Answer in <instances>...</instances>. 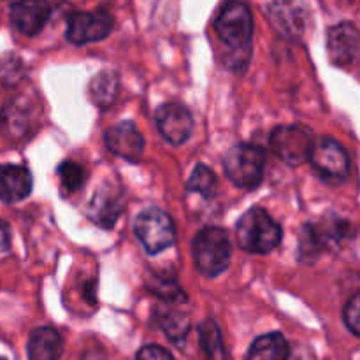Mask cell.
Wrapping results in <instances>:
<instances>
[{
    "label": "cell",
    "instance_id": "cell-1",
    "mask_svg": "<svg viewBox=\"0 0 360 360\" xmlns=\"http://www.w3.org/2000/svg\"><path fill=\"white\" fill-rule=\"evenodd\" d=\"M236 239L245 252L269 253L281 243V227L266 210L253 207L239 218Z\"/></svg>",
    "mask_w": 360,
    "mask_h": 360
},
{
    "label": "cell",
    "instance_id": "cell-2",
    "mask_svg": "<svg viewBox=\"0 0 360 360\" xmlns=\"http://www.w3.org/2000/svg\"><path fill=\"white\" fill-rule=\"evenodd\" d=\"M192 255L197 271L207 278H217L231 264L232 246L227 232L220 227H206L193 238Z\"/></svg>",
    "mask_w": 360,
    "mask_h": 360
},
{
    "label": "cell",
    "instance_id": "cell-3",
    "mask_svg": "<svg viewBox=\"0 0 360 360\" xmlns=\"http://www.w3.org/2000/svg\"><path fill=\"white\" fill-rule=\"evenodd\" d=\"M266 153L255 144H238L224 158L227 178L241 188H255L262 183Z\"/></svg>",
    "mask_w": 360,
    "mask_h": 360
},
{
    "label": "cell",
    "instance_id": "cell-4",
    "mask_svg": "<svg viewBox=\"0 0 360 360\" xmlns=\"http://www.w3.org/2000/svg\"><path fill=\"white\" fill-rule=\"evenodd\" d=\"M214 28L221 41L234 49L250 44L253 34V20L248 6L239 0H229L214 20Z\"/></svg>",
    "mask_w": 360,
    "mask_h": 360
},
{
    "label": "cell",
    "instance_id": "cell-5",
    "mask_svg": "<svg viewBox=\"0 0 360 360\" xmlns=\"http://www.w3.org/2000/svg\"><path fill=\"white\" fill-rule=\"evenodd\" d=\"M136 234L150 255L164 252L174 243L176 229L172 218L162 210H144L136 220Z\"/></svg>",
    "mask_w": 360,
    "mask_h": 360
},
{
    "label": "cell",
    "instance_id": "cell-6",
    "mask_svg": "<svg viewBox=\"0 0 360 360\" xmlns=\"http://www.w3.org/2000/svg\"><path fill=\"white\" fill-rule=\"evenodd\" d=\"M308 160L311 162L316 174L330 183L345 181L350 172V160H348L347 151L338 141L330 137H322L313 143Z\"/></svg>",
    "mask_w": 360,
    "mask_h": 360
},
{
    "label": "cell",
    "instance_id": "cell-7",
    "mask_svg": "<svg viewBox=\"0 0 360 360\" xmlns=\"http://www.w3.org/2000/svg\"><path fill=\"white\" fill-rule=\"evenodd\" d=\"M313 143L315 141L309 130L301 125H281L271 134V148L274 155L292 167L308 160Z\"/></svg>",
    "mask_w": 360,
    "mask_h": 360
},
{
    "label": "cell",
    "instance_id": "cell-8",
    "mask_svg": "<svg viewBox=\"0 0 360 360\" xmlns=\"http://www.w3.org/2000/svg\"><path fill=\"white\" fill-rule=\"evenodd\" d=\"M112 30V16L105 11H81L69 16L67 39L72 44H88L108 37Z\"/></svg>",
    "mask_w": 360,
    "mask_h": 360
},
{
    "label": "cell",
    "instance_id": "cell-9",
    "mask_svg": "<svg viewBox=\"0 0 360 360\" xmlns=\"http://www.w3.org/2000/svg\"><path fill=\"white\" fill-rule=\"evenodd\" d=\"M158 132L171 144H181L190 137L193 129V120L188 109L181 104H164L155 112Z\"/></svg>",
    "mask_w": 360,
    "mask_h": 360
},
{
    "label": "cell",
    "instance_id": "cell-10",
    "mask_svg": "<svg viewBox=\"0 0 360 360\" xmlns=\"http://www.w3.org/2000/svg\"><path fill=\"white\" fill-rule=\"evenodd\" d=\"M327 51L330 62L338 67H348L360 56V34L352 23H340L327 35Z\"/></svg>",
    "mask_w": 360,
    "mask_h": 360
},
{
    "label": "cell",
    "instance_id": "cell-11",
    "mask_svg": "<svg viewBox=\"0 0 360 360\" xmlns=\"http://www.w3.org/2000/svg\"><path fill=\"white\" fill-rule=\"evenodd\" d=\"M104 139L108 150L125 160L137 162L144 151L143 136L132 122L116 123L115 127L105 130Z\"/></svg>",
    "mask_w": 360,
    "mask_h": 360
},
{
    "label": "cell",
    "instance_id": "cell-12",
    "mask_svg": "<svg viewBox=\"0 0 360 360\" xmlns=\"http://www.w3.org/2000/svg\"><path fill=\"white\" fill-rule=\"evenodd\" d=\"M51 14L46 0H18L11 6L9 18L13 27L23 35H35L42 30Z\"/></svg>",
    "mask_w": 360,
    "mask_h": 360
},
{
    "label": "cell",
    "instance_id": "cell-13",
    "mask_svg": "<svg viewBox=\"0 0 360 360\" xmlns=\"http://www.w3.org/2000/svg\"><path fill=\"white\" fill-rule=\"evenodd\" d=\"M271 23L287 37H301L306 28V14L297 0H273L267 7Z\"/></svg>",
    "mask_w": 360,
    "mask_h": 360
},
{
    "label": "cell",
    "instance_id": "cell-14",
    "mask_svg": "<svg viewBox=\"0 0 360 360\" xmlns=\"http://www.w3.org/2000/svg\"><path fill=\"white\" fill-rule=\"evenodd\" d=\"M32 192V174L27 167L6 164L0 165V200L18 202Z\"/></svg>",
    "mask_w": 360,
    "mask_h": 360
},
{
    "label": "cell",
    "instance_id": "cell-15",
    "mask_svg": "<svg viewBox=\"0 0 360 360\" xmlns=\"http://www.w3.org/2000/svg\"><path fill=\"white\" fill-rule=\"evenodd\" d=\"M28 360H60L63 343L51 327H39L28 338Z\"/></svg>",
    "mask_w": 360,
    "mask_h": 360
},
{
    "label": "cell",
    "instance_id": "cell-16",
    "mask_svg": "<svg viewBox=\"0 0 360 360\" xmlns=\"http://www.w3.org/2000/svg\"><path fill=\"white\" fill-rule=\"evenodd\" d=\"M288 355L290 347L283 334L269 333L253 341L246 360H288Z\"/></svg>",
    "mask_w": 360,
    "mask_h": 360
},
{
    "label": "cell",
    "instance_id": "cell-17",
    "mask_svg": "<svg viewBox=\"0 0 360 360\" xmlns=\"http://www.w3.org/2000/svg\"><path fill=\"white\" fill-rule=\"evenodd\" d=\"M120 213H122V202L111 192L97 193L91 200L90 217L102 227H112Z\"/></svg>",
    "mask_w": 360,
    "mask_h": 360
},
{
    "label": "cell",
    "instance_id": "cell-18",
    "mask_svg": "<svg viewBox=\"0 0 360 360\" xmlns=\"http://www.w3.org/2000/svg\"><path fill=\"white\" fill-rule=\"evenodd\" d=\"M118 76L111 70H102L101 74H97L90 84V94L95 104L101 105V108L111 105L118 95Z\"/></svg>",
    "mask_w": 360,
    "mask_h": 360
},
{
    "label": "cell",
    "instance_id": "cell-19",
    "mask_svg": "<svg viewBox=\"0 0 360 360\" xmlns=\"http://www.w3.org/2000/svg\"><path fill=\"white\" fill-rule=\"evenodd\" d=\"M2 130L11 137L23 136L28 127V111L25 104L14 101L4 109L2 120H0Z\"/></svg>",
    "mask_w": 360,
    "mask_h": 360
},
{
    "label": "cell",
    "instance_id": "cell-20",
    "mask_svg": "<svg viewBox=\"0 0 360 360\" xmlns=\"http://www.w3.org/2000/svg\"><path fill=\"white\" fill-rule=\"evenodd\" d=\"M200 345L206 354V360H225L224 341H221L220 329L213 320H206L200 323Z\"/></svg>",
    "mask_w": 360,
    "mask_h": 360
},
{
    "label": "cell",
    "instance_id": "cell-21",
    "mask_svg": "<svg viewBox=\"0 0 360 360\" xmlns=\"http://www.w3.org/2000/svg\"><path fill=\"white\" fill-rule=\"evenodd\" d=\"M158 323H160L162 330L171 338L172 341H181L185 340L186 333L190 329L188 316L181 311H171V309H164L158 315Z\"/></svg>",
    "mask_w": 360,
    "mask_h": 360
},
{
    "label": "cell",
    "instance_id": "cell-22",
    "mask_svg": "<svg viewBox=\"0 0 360 360\" xmlns=\"http://www.w3.org/2000/svg\"><path fill=\"white\" fill-rule=\"evenodd\" d=\"M188 190L190 192L200 193L206 199H211V197H214V193L218 190L217 174L207 165H197L188 179Z\"/></svg>",
    "mask_w": 360,
    "mask_h": 360
},
{
    "label": "cell",
    "instance_id": "cell-23",
    "mask_svg": "<svg viewBox=\"0 0 360 360\" xmlns=\"http://www.w3.org/2000/svg\"><path fill=\"white\" fill-rule=\"evenodd\" d=\"M60 181H62L63 190L67 192H76L84 183V169L76 162H63L58 167Z\"/></svg>",
    "mask_w": 360,
    "mask_h": 360
},
{
    "label": "cell",
    "instance_id": "cell-24",
    "mask_svg": "<svg viewBox=\"0 0 360 360\" xmlns=\"http://www.w3.org/2000/svg\"><path fill=\"white\" fill-rule=\"evenodd\" d=\"M148 288L153 290L155 295H158V297L167 302H179L186 299L181 288L176 285V281L167 280V278H155V280L148 283Z\"/></svg>",
    "mask_w": 360,
    "mask_h": 360
},
{
    "label": "cell",
    "instance_id": "cell-25",
    "mask_svg": "<svg viewBox=\"0 0 360 360\" xmlns=\"http://www.w3.org/2000/svg\"><path fill=\"white\" fill-rule=\"evenodd\" d=\"M345 323H347L348 329L360 338V292L355 295H352L350 301L347 302L343 311Z\"/></svg>",
    "mask_w": 360,
    "mask_h": 360
},
{
    "label": "cell",
    "instance_id": "cell-26",
    "mask_svg": "<svg viewBox=\"0 0 360 360\" xmlns=\"http://www.w3.org/2000/svg\"><path fill=\"white\" fill-rule=\"evenodd\" d=\"M136 360H174V357L158 345H148L137 352Z\"/></svg>",
    "mask_w": 360,
    "mask_h": 360
},
{
    "label": "cell",
    "instance_id": "cell-27",
    "mask_svg": "<svg viewBox=\"0 0 360 360\" xmlns=\"http://www.w3.org/2000/svg\"><path fill=\"white\" fill-rule=\"evenodd\" d=\"M11 246V231L6 221L0 220V252H7Z\"/></svg>",
    "mask_w": 360,
    "mask_h": 360
},
{
    "label": "cell",
    "instance_id": "cell-28",
    "mask_svg": "<svg viewBox=\"0 0 360 360\" xmlns=\"http://www.w3.org/2000/svg\"><path fill=\"white\" fill-rule=\"evenodd\" d=\"M81 360H108V355L102 350H97V348H91V350H86L83 354Z\"/></svg>",
    "mask_w": 360,
    "mask_h": 360
},
{
    "label": "cell",
    "instance_id": "cell-29",
    "mask_svg": "<svg viewBox=\"0 0 360 360\" xmlns=\"http://www.w3.org/2000/svg\"><path fill=\"white\" fill-rule=\"evenodd\" d=\"M0 360H4V359H0Z\"/></svg>",
    "mask_w": 360,
    "mask_h": 360
}]
</instances>
